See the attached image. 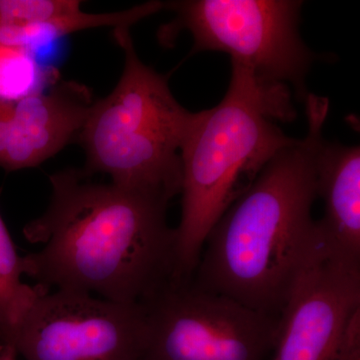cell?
I'll return each mask as SVG.
<instances>
[{"mask_svg": "<svg viewBox=\"0 0 360 360\" xmlns=\"http://www.w3.org/2000/svg\"><path fill=\"white\" fill-rule=\"evenodd\" d=\"M91 176L77 168L51 175L46 212L23 229L26 240L44 248L22 257L23 274L47 291L144 302L175 278L168 203Z\"/></svg>", "mask_w": 360, "mask_h": 360, "instance_id": "obj_1", "label": "cell"}, {"mask_svg": "<svg viewBox=\"0 0 360 360\" xmlns=\"http://www.w3.org/2000/svg\"><path fill=\"white\" fill-rule=\"evenodd\" d=\"M307 132L274 156L208 233L191 281L278 317L321 245L312 219L328 101L309 94Z\"/></svg>", "mask_w": 360, "mask_h": 360, "instance_id": "obj_2", "label": "cell"}, {"mask_svg": "<svg viewBox=\"0 0 360 360\" xmlns=\"http://www.w3.org/2000/svg\"><path fill=\"white\" fill-rule=\"evenodd\" d=\"M291 89L267 84L231 61L229 89L214 108L191 115L180 148L181 217L175 281L193 277L212 227L284 148L295 143L277 122L296 113Z\"/></svg>", "mask_w": 360, "mask_h": 360, "instance_id": "obj_3", "label": "cell"}, {"mask_svg": "<svg viewBox=\"0 0 360 360\" xmlns=\"http://www.w3.org/2000/svg\"><path fill=\"white\" fill-rule=\"evenodd\" d=\"M113 35L124 66L115 89L94 101L78 136L84 170L169 203L181 191L180 148L193 112L176 101L167 77L142 63L130 28H115Z\"/></svg>", "mask_w": 360, "mask_h": 360, "instance_id": "obj_4", "label": "cell"}, {"mask_svg": "<svg viewBox=\"0 0 360 360\" xmlns=\"http://www.w3.org/2000/svg\"><path fill=\"white\" fill-rule=\"evenodd\" d=\"M302 1L296 0H181L165 2L172 21L160 28V44L180 32L193 37L191 56L219 51L267 84L292 87L298 101L309 92L307 78L317 56L300 33Z\"/></svg>", "mask_w": 360, "mask_h": 360, "instance_id": "obj_5", "label": "cell"}, {"mask_svg": "<svg viewBox=\"0 0 360 360\" xmlns=\"http://www.w3.org/2000/svg\"><path fill=\"white\" fill-rule=\"evenodd\" d=\"M141 304L142 360H265L274 349L278 317L201 290L191 279H174Z\"/></svg>", "mask_w": 360, "mask_h": 360, "instance_id": "obj_6", "label": "cell"}, {"mask_svg": "<svg viewBox=\"0 0 360 360\" xmlns=\"http://www.w3.org/2000/svg\"><path fill=\"white\" fill-rule=\"evenodd\" d=\"M141 303L58 290L40 295L11 343L25 360H142Z\"/></svg>", "mask_w": 360, "mask_h": 360, "instance_id": "obj_7", "label": "cell"}, {"mask_svg": "<svg viewBox=\"0 0 360 360\" xmlns=\"http://www.w3.org/2000/svg\"><path fill=\"white\" fill-rule=\"evenodd\" d=\"M360 311V264L321 245L278 315L272 360H335L348 324Z\"/></svg>", "mask_w": 360, "mask_h": 360, "instance_id": "obj_8", "label": "cell"}, {"mask_svg": "<svg viewBox=\"0 0 360 360\" xmlns=\"http://www.w3.org/2000/svg\"><path fill=\"white\" fill-rule=\"evenodd\" d=\"M94 103L85 85L60 80L22 98H0V167H39L77 141Z\"/></svg>", "mask_w": 360, "mask_h": 360, "instance_id": "obj_9", "label": "cell"}, {"mask_svg": "<svg viewBox=\"0 0 360 360\" xmlns=\"http://www.w3.org/2000/svg\"><path fill=\"white\" fill-rule=\"evenodd\" d=\"M316 193L324 205L319 224L322 245L360 264V148L322 139L317 149Z\"/></svg>", "mask_w": 360, "mask_h": 360, "instance_id": "obj_10", "label": "cell"}, {"mask_svg": "<svg viewBox=\"0 0 360 360\" xmlns=\"http://www.w3.org/2000/svg\"><path fill=\"white\" fill-rule=\"evenodd\" d=\"M113 13H89L77 0H0V45L33 49L73 32L113 27Z\"/></svg>", "mask_w": 360, "mask_h": 360, "instance_id": "obj_11", "label": "cell"}, {"mask_svg": "<svg viewBox=\"0 0 360 360\" xmlns=\"http://www.w3.org/2000/svg\"><path fill=\"white\" fill-rule=\"evenodd\" d=\"M22 257L0 215V343L11 345L37 298L49 291L21 281Z\"/></svg>", "mask_w": 360, "mask_h": 360, "instance_id": "obj_12", "label": "cell"}, {"mask_svg": "<svg viewBox=\"0 0 360 360\" xmlns=\"http://www.w3.org/2000/svg\"><path fill=\"white\" fill-rule=\"evenodd\" d=\"M58 82V71L40 65L33 49L0 45V98L15 101Z\"/></svg>", "mask_w": 360, "mask_h": 360, "instance_id": "obj_13", "label": "cell"}, {"mask_svg": "<svg viewBox=\"0 0 360 360\" xmlns=\"http://www.w3.org/2000/svg\"><path fill=\"white\" fill-rule=\"evenodd\" d=\"M18 356L15 348L9 345L0 343V360H18Z\"/></svg>", "mask_w": 360, "mask_h": 360, "instance_id": "obj_14", "label": "cell"}]
</instances>
